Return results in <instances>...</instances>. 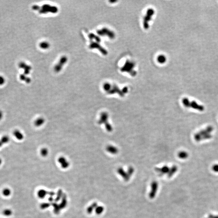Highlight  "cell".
<instances>
[{"mask_svg": "<svg viewBox=\"0 0 218 218\" xmlns=\"http://www.w3.org/2000/svg\"><path fill=\"white\" fill-rule=\"evenodd\" d=\"M5 83V80L3 77L0 76V85H2Z\"/></svg>", "mask_w": 218, "mask_h": 218, "instance_id": "23", "label": "cell"}, {"mask_svg": "<svg viewBox=\"0 0 218 218\" xmlns=\"http://www.w3.org/2000/svg\"></svg>", "mask_w": 218, "mask_h": 218, "instance_id": "28", "label": "cell"}, {"mask_svg": "<svg viewBox=\"0 0 218 218\" xmlns=\"http://www.w3.org/2000/svg\"><path fill=\"white\" fill-rule=\"evenodd\" d=\"M178 156L180 159H185L188 157V155L187 153L186 152H181L178 153Z\"/></svg>", "mask_w": 218, "mask_h": 218, "instance_id": "13", "label": "cell"}, {"mask_svg": "<svg viewBox=\"0 0 218 218\" xmlns=\"http://www.w3.org/2000/svg\"><path fill=\"white\" fill-rule=\"evenodd\" d=\"M212 170L215 173H218V164H215L212 166Z\"/></svg>", "mask_w": 218, "mask_h": 218, "instance_id": "21", "label": "cell"}, {"mask_svg": "<svg viewBox=\"0 0 218 218\" xmlns=\"http://www.w3.org/2000/svg\"><path fill=\"white\" fill-rule=\"evenodd\" d=\"M117 172L122 177H123V179L126 181H128V180H129V176H128V175L127 174V173H126V172L125 171L123 168H118V170H117Z\"/></svg>", "mask_w": 218, "mask_h": 218, "instance_id": "5", "label": "cell"}, {"mask_svg": "<svg viewBox=\"0 0 218 218\" xmlns=\"http://www.w3.org/2000/svg\"><path fill=\"white\" fill-rule=\"evenodd\" d=\"M134 172V169L133 168V167L131 166L129 167L128 169L127 173L130 177L132 176Z\"/></svg>", "mask_w": 218, "mask_h": 218, "instance_id": "19", "label": "cell"}, {"mask_svg": "<svg viewBox=\"0 0 218 218\" xmlns=\"http://www.w3.org/2000/svg\"><path fill=\"white\" fill-rule=\"evenodd\" d=\"M106 149L107 152L112 154H115L118 152V149H117V148L112 146H108Z\"/></svg>", "mask_w": 218, "mask_h": 218, "instance_id": "10", "label": "cell"}, {"mask_svg": "<svg viewBox=\"0 0 218 218\" xmlns=\"http://www.w3.org/2000/svg\"><path fill=\"white\" fill-rule=\"evenodd\" d=\"M14 136L17 139L21 141L24 138V136L23 133L18 130H16L13 132Z\"/></svg>", "mask_w": 218, "mask_h": 218, "instance_id": "7", "label": "cell"}, {"mask_svg": "<svg viewBox=\"0 0 218 218\" xmlns=\"http://www.w3.org/2000/svg\"><path fill=\"white\" fill-rule=\"evenodd\" d=\"M34 10H38L40 13L45 14L48 12L55 13L58 11V9L55 6H52L48 4H45L40 7L38 5H34L33 7Z\"/></svg>", "mask_w": 218, "mask_h": 218, "instance_id": "1", "label": "cell"}, {"mask_svg": "<svg viewBox=\"0 0 218 218\" xmlns=\"http://www.w3.org/2000/svg\"><path fill=\"white\" fill-rule=\"evenodd\" d=\"M0 141L3 144H7L10 141V138L7 136H2V138H1Z\"/></svg>", "mask_w": 218, "mask_h": 218, "instance_id": "17", "label": "cell"}, {"mask_svg": "<svg viewBox=\"0 0 218 218\" xmlns=\"http://www.w3.org/2000/svg\"><path fill=\"white\" fill-rule=\"evenodd\" d=\"M2 164V160L1 158H0V166Z\"/></svg>", "mask_w": 218, "mask_h": 218, "instance_id": "26", "label": "cell"}, {"mask_svg": "<svg viewBox=\"0 0 218 218\" xmlns=\"http://www.w3.org/2000/svg\"><path fill=\"white\" fill-rule=\"evenodd\" d=\"M178 170L177 167L176 166H173L170 168L169 173L168 174V176L169 178L172 177L174 174L176 173Z\"/></svg>", "mask_w": 218, "mask_h": 218, "instance_id": "9", "label": "cell"}, {"mask_svg": "<svg viewBox=\"0 0 218 218\" xmlns=\"http://www.w3.org/2000/svg\"><path fill=\"white\" fill-rule=\"evenodd\" d=\"M104 211V208L102 206H98L95 208L96 213L97 215H100Z\"/></svg>", "mask_w": 218, "mask_h": 218, "instance_id": "14", "label": "cell"}, {"mask_svg": "<svg viewBox=\"0 0 218 218\" xmlns=\"http://www.w3.org/2000/svg\"><path fill=\"white\" fill-rule=\"evenodd\" d=\"M2 213H3V215L5 217H9L11 216L12 214H13V212L10 209H5L4 210Z\"/></svg>", "mask_w": 218, "mask_h": 218, "instance_id": "11", "label": "cell"}, {"mask_svg": "<svg viewBox=\"0 0 218 218\" xmlns=\"http://www.w3.org/2000/svg\"><path fill=\"white\" fill-rule=\"evenodd\" d=\"M58 162L63 168H67L69 166V162L64 157H61L58 159Z\"/></svg>", "mask_w": 218, "mask_h": 218, "instance_id": "4", "label": "cell"}, {"mask_svg": "<svg viewBox=\"0 0 218 218\" xmlns=\"http://www.w3.org/2000/svg\"><path fill=\"white\" fill-rule=\"evenodd\" d=\"M166 60V59L164 56H160L158 58V61L159 62L161 63H164Z\"/></svg>", "mask_w": 218, "mask_h": 218, "instance_id": "20", "label": "cell"}, {"mask_svg": "<svg viewBox=\"0 0 218 218\" xmlns=\"http://www.w3.org/2000/svg\"><path fill=\"white\" fill-rule=\"evenodd\" d=\"M11 194V191L9 188H5L2 191V194L5 197H9Z\"/></svg>", "mask_w": 218, "mask_h": 218, "instance_id": "12", "label": "cell"}, {"mask_svg": "<svg viewBox=\"0 0 218 218\" xmlns=\"http://www.w3.org/2000/svg\"><path fill=\"white\" fill-rule=\"evenodd\" d=\"M3 145V144H2V143L1 142V141H0V147L2 146Z\"/></svg>", "mask_w": 218, "mask_h": 218, "instance_id": "27", "label": "cell"}, {"mask_svg": "<svg viewBox=\"0 0 218 218\" xmlns=\"http://www.w3.org/2000/svg\"><path fill=\"white\" fill-rule=\"evenodd\" d=\"M170 168H169L167 166H165L162 167V168H156V172H158L162 174H168L169 173Z\"/></svg>", "mask_w": 218, "mask_h": 218, "instance_id": "6", "label": "cell"}, {"mask_svg": "<svg viewBox=\"0 0 218 218\" xmlns=\"http://www.w3.org/2000/svg\"><path fill=\"white\" fill-rule=\"evenodd\" d=\"M3 116V114L1 110H0V121L2 119Z\"/></svg>", "mask_w": 218, "mask_h": 218, "instance_id": "25", "label": "cell"}, {"mask_svg": "<svg viewBox=\"0 0 218 218\" xmlns=\"http://www.w3.org/2000/svg\"><path fill=\"white\" fill-rule=\"evenodd\" d=\"M68 60V58L66 56H63L61 57L59 62L55 66L54 70L56 73H59L62 69V67L64 64L66 63Z\"/></svg>", "mask_w": 218, "mask_h": 218, "instance_id": "3", "label": "cell"}, {"mask_svg": "<svg viewBox=\"0 0 218 218\" xmlns=\"http://www.w3.org/2000/svg\"><path fill=\"white\" fill-rule=\"evenodd\" d=\"M151 189L149 193V198L150 199H154L155 197L156 193L157 192V189L158 188V184L157 182L154 181L151 183Z\"/></svg>", "mask_w": 218, "mask_h": 218, "instance_id": "2", "label": "cell"}, {"mask_svg": "<svg viewBox=\"0 0 218 218\" xmlns=\"http://www.w3.org/2000/svg\"><path fill=\"white\" fill-rule=\"evenodd\" d=\"M40 47L43 49H47L49 47V44L46 42H42L40 44Z\"/></svg>", "mask_w": 218, "mask_h": 218, "instance_id": "18", "label": "cell"}, {"mask_svg": "<svg viewBox=\"0 0 218 218\" xmlns=\"http://www.w3.org/2000/svg\"><path fill=\"white\" fill-rule=\"evenodd\" d=\"M46 194H47V193H46L45 190L41 189V190H39V191L38 192V196L40 198H44V197L46 195Z\"/></svg>", "mask_w": 218, "mask_h": 218, "instance_id": "16", "label": "cell"}, {"mask_svg": "<svg viewBox=\"0 0 218 218\" xmlns=\"http://www.w3.org/2000/svg\"><path fill=\"white\" fill-rule=\"evenodd\" d=\"M49 154L48 149L46 148H42L41 150V154L43 157H46Z\"/></svg>", "mask_w": 218, "mask_h": 218, "instance_id": "15", "label": "cell"}, {"mask_svg": "<svg viewBox=\"0 0 218 218\" xmlns=\"http://www.w3.org/2000/svg\"><path fill=\"white\" fill-rule=\"evenodd\" d=\"M208 217L209 218H218V215H215L210 214L209 215Z\"/></svg>", "mask_w": 218, "mask_h": 218, "instance_id": "24", "label": "cell"}, {"mask_svg": "<svg viewBox=\"0 0 218 218\" xmlns=\"http://www.w3.org/2000/svg\"><path fill=\"white\" fill-rule=\"evenodd\" d=\"M94 208V207L92 205L91 206V207H89V208H88L87 210L89 213H91L93 211V209Z\"/></svg>", "mask_w": 218, "mask_h": 218, "instance_id": "22", "label": "cell"}, {"mask_svg": "<svg viewBox=\"0 0 218 218\" xmlns=\"http://www.w3.org/2000/svg\"><path fill=\"white\" fill-rule=\"evenodd\" d=\"M45 123V120L42 117L38 118L34 121V125L36 127H40L44 125Z\"/></svg>", "mask_w": 218, "mask_h": 218, "instance_id": "8", "label": "cell"}]
</instances>
